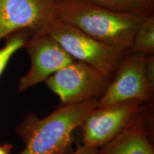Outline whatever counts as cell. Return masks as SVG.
<instances>
[{
  "mask_svg": "<svg viewBox=\"0 0 154 154\" xmlns=\"http://www.w3.org/2000/svg\"><path fill=\"white\" fill-rule=\"evenodd\" d=\"M111 78L85 63L75 61L45 81L63 105L97 99L104 93Z\"/></svg>",
  "mask_w": 154,
  "mask_h": 154,
  "instance_id": "obj_4",
  "label": "cell"
},
{
  "mask_svg": "<svg viewBox=\"0 0 154 154\" xmlns=\"http://www.w3.org/2000/svg\"><path fill=\"white\" fill-rule=\"evenodd\" d=\"M134 117L100 154H154L143 123Z\"/></svg>",
  "mask_w": 154,
  "mask_h": 154,
  "instance_id": "obj_9",
  "label": "cell"
},
{
  "mask_svg": "<svg viewBox=\"0 0 154 154\" xmlns=\"http://www.w3.org/2000/svg\"><path fill=\"white\" fill-rule=\"evenodd\" d=\"M44 32L57 40L75 60L94 67L110 78L128 51L102 43L56 17L50 21Z\"/></svg>",
  "mask_w": 154,
  "mask_h": 154,
  "instance_id": "obj_3",
  "label": "cell"
},
{
  "mask_svg": "<svg viewBox=\"0 0 154 154\" xmlns=\"http://www.w3.org/2000/svg\"><path fill=\"white\" fill-rule=\"evenodd\" d=\"M56 0H0V41L10 34L26 30L44 32L54 17Z\"/></svg>",
  "mask_w": 154,
  "mask_h": 154,
  "instance_id": "obj_7",
  "label": "cell"
},
{
  "mask_svg": "<svg viewBox=\"0 0 154 154\" xmlns=\"http://www.w3.org/2000/svg\"><path fill=\"white\" fill-rule=\"evenodd\" d=\"M130 51L143 54L154 53V15L146 17L134 34Z\"/></svg>",
  "mask_w": 154,
  "mask_h": 154,
  "instance_id": "obj_11",
  "label": "cell"
},
{
  "mask_svg": "<svg viewBox=\"0 0 154 154\" xmlns=\"http://www.w3.org/2000/svg\"><path fill=\"white\" fill-rule=\"evenodd\" d=\"M116 11L142 17L153 15L154 0H86Z\"/></svg>",
  "mask_w": 154,
  "mask_h": 154,
  "instance_id": "obj_10",
  "label": "cell"
},
{
  "mask_svg": "<svg viewBox=\"0 0 154 154\" xmlns=\"http://www.w3.org/2000/svg\"><path fill=\"white\" fill-rule=\"evenodd\" d=\"M140 103L128 101L96 107L82 124L84 145L99 148L109 143L128 125Z\"/></svg>",
  "mask_w": 154,
  "mask_h": 154,
  "instance_id": "obj_8",
  "label": "cell"
},
{
  "mask_svg": "<svg viewBox=\"0 0 154 154\" xmlns=\"http://www.w3.org/2000/svg\"><path fill=\"white\" fill-rule=\"evenodd\" d=\"M32 33L26 30H21L7 36L5 44L0 48V77L5 72L6 67L12 56L19 49L24 48V44Z\"/></svg>",
  "mask_w": 154,
  "mask_h": 154,
  "instance_id": "obj_12",
  "label": "cell"
},
{
  "mask_svg": "<svg viewBox=\"0 0 154 154\" xmlns=\"http://www.w3.org/2000/svg\"><path fill=\"white\" fill-rule=\"evenodd\" d=\"M31 66L19 79V91L23 92L46 80L76 60L62 46L46 32L31 35L25 42Z\"/></svg>",
  "mask_w": 154,
  "mask_h": 154,
  "instance_id": "obj_6",
  "label": "cell"
},
{
  "mask_svg": "<svg viewBox=\"0 0 154 154\" xmlns=\"http://www.w3.org/2000/svg\"><path fill=\"white\" fill-rule=\"evenodd\" d=\"M94 99L63 105L44 119L27 115L17 126V133L25 146L17 154H64L72 143V134L97 107Z\"/></svg>",
  "mask_w": 154,
  "mask_h": 154,
  "instance_id": "obj_2",
  "label": "cell"
},
{
  "mask_svg": "<svg viewBox=\"0 0 154 154\" xmlns=\"http://www.w3.org/2000/svg\"><path fill=\"white\" fill-rule=\"evenodd\" d=\"M146 54L128 51L103 95L97 107L128 101L142 102L151 99L154 85L149 82L145 69Z\"/></svg>",
  "mask_w": 154,
  "mask_h": 154,
  "instance_id": "obj_5",
  "label": "cell"
},
{
  "mask_svg": "<svg viewBox=\"0 0 154 154\" xmlns=\"http://www.w3.org/2000/svg\"><path fill=\"white\" fill-rule=\"evenodd\" d=\"M54 17L102 43L125 51L131 49L134 34L146 18L86 0H56Z\"/></svg>",
  "mask_w": 154,
  "mask_h": 154,
  "instance_id": "obj_1",
  "label": "cell"
},
{
  "mask_svg": "<svg viewBox=\"0 0 154 154\" xmlns=\"http://www.w3.org/2000/svg\"><path fill=\"white\" fill-rule=\"evenodd\" d=\"M98 149L99 148L91 147V146L84 145L70 154H100V152Z\"/></svg>",
  "mask_w": 154,
  "mask_h": 154,
  "instance_id": "obj_13",
  "label": "cell"
},
{
  "mask_svg": "<svg viewBox=\"0 0 154 154\" xmlns=\"http://www.w3.org/2000/svg\"><path fill=\"white\" fill-rule=\"evenodd\" d=\"M12 146L9 143H0V154H11Z\"/></svg>",
  "mask_w": 154,
  "mask_h": 154,
  "instance_id": "obj_14",
  "label": "cell"
}]
</instances>
